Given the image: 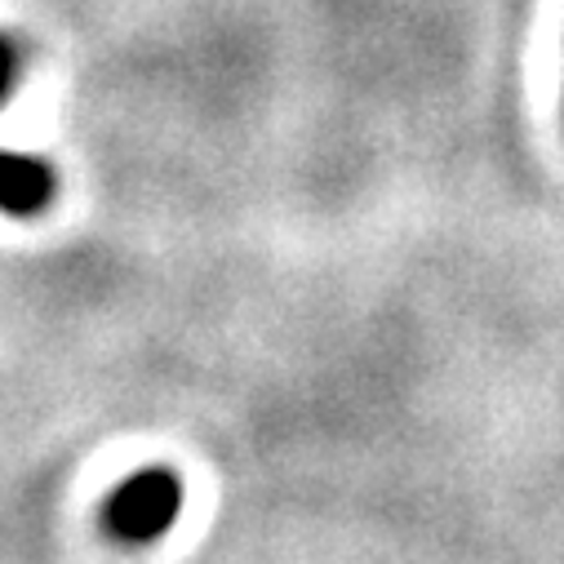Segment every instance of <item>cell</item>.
Listing matches in <instances>:
<instances>
[{"mask_svg": "<svg viewBox=\"0 0 564 564\" xmlns=\"http://www.w3.org/2000/svg\"><path fill=\"white\" fill-rule=\"evenodd\" d=\"M54 192V178L41 161L0 152V209L6 214H36Z\"/></svg>", "mask_w": 564, "mask_h": 564, "instance_id": "obj_2", "label": "cell"}, {"mask_svg": "<svg viewBox=\"0 0 564 564\" xmlns=\"http://www.w3.org/2000/svg\"><path fill=\"white\" fill-rule=\"evenodd\" d=\"M10 80H14V50H10L6 41H0V98H6Z\"/></svg>", "mask_w": 564, "mask_h": 564, "instance_id": "obj_3", "label": "cell"}, {"mask_svg": "<svg viewBox=\"0 0 564 564\" xmlns=\"http://www.w3.org/2000/svg\"><path fill=\"white\" fill-rule=\"evenodd\" d=\"M178 480L165 471H143L129 485H120V494L107 507V524L124 538V542H152L161 538L174 516H178Z\"/></svg>", "mask_w": 564, "mask_h": 564, "instance_id": "obj_1", "label": "cell"}]
</instances>
